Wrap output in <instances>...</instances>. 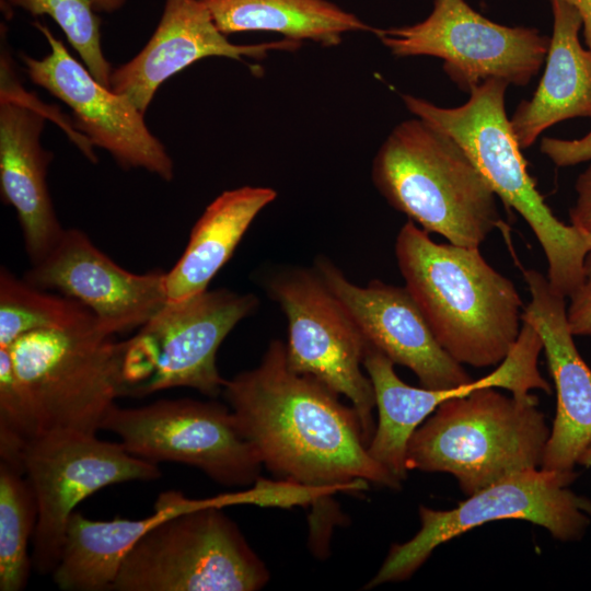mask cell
<instances>
[{
	"label": "cell",
	"instance_id": "cell-1",
	"mask_svg": "<svg viewBox=\"0 0 591 591\" xmlns=\"http://www.w3.org/2000/svg\"><path fill=\"white\" fill-rule=\"evenodd\" d=\"M243 436L277 478L343 491L401 483L374 461L354 407L317 379L290 369L273 339L259 363L225 380L222 393Z\"/></svg>",
	"mask_w": 591,
	"mask_h": 591
},
{
	"label": "cell",
	"instance_id": "cell-2",
	"mask_svg": "<svg viewBox=\"0 0 591 591\" xmlns=\"http://www.w3.org/2000/svg\"><path fill=\"white\" fill-rule=\"evenodd\" d=\"M395 256L406 289L454 360L486 368L507 357L525 306L479 248L437 243L409 220L396 236Z\"/></svg>",
	"mask_w": 591,
	"mask_h": 591
},
{
	"label": "cell",
	"instance_id": "cell-3",
	"mask_svg": "<svg viewBox=\"0 0 591 591\" xmlns=\"http://www.w3.org/2000/svg\"><path fill=\"white\" fill-rule=\"evenodd\" d=\"M371 176L390 206L451 244L479 248L505 225L497 196L466 152L416 116L391 130L373 159Z\"/></svg>",
	"mask_w": 591,
	"mask_h": 591
},
{
	"label": "cell",
	"instance_id": "cell-4",
	"mask_svg": "<svg viewBox=\"0 0 591 591\" xmlns=\"http://www.w3.org/2000/svg\"><path fill=\"white\" fill-rule=\"evenodd\" d=\"M507 88L505 81L487 80L456 107H441L410 94H402V101L414 116L453 138L502 204L526 221L546 256L551 287L570 297L584 280L591 247L576 228L556 218L530 176L506 114Z\"/></svg>",
	"mask_w": 591,
	"mask_h": 591
},
{
	"label": "cell",
	"instance_id": "cell-5",
	"mask_svg": "<svg viewBox=\"0 0 591 591\" xmlns=\"http://www.w3.org/2000/svg\"><path fill=\"white\" fill-rule=\"evenodd\" d=\"M409 439L407 470L453 475L474 493L512 474L541 467L551 430L534 395L496 387L451 397Z\"/></svg>",
	"mask_w": 591,
	"mask_h": 591
},
{
	"label": "cell",
	"instance_id": "cell-6",
	"mask_svg": "<svg viewBox=\"0 0 591 591\" xmlns=\"http://www.w3.org/2000/svg\"><path fill=\"white\" fill-rule=\"evenodd\" d=\"M264 561L222 508L172 513L125 556L114 591H256L269 581Z\"/></svg>",
	"mask_w": 591,
	"mask_h": 591
},
{
	"label": "cell",
	"instance_id": "cell-7",
	"mask_svg": "<svg viewBox=\"0 0 591 591\" xmlns=\"http://www.w3.org/2000/svg\"><path fill=\"white\" fill-rule=\"evenodd\" d=\"M7 348L42 432L96 434L116 398L125 395L124 344L96 325L34 331Z\"/></svg>",
	"mask_w": 591,
	"mask_h": 591
},
{
	"label": "cell",
	"instance_id": "cell-8",
	"mask_svg": "<svg viewBox=\"0 0 591 591\" xmlns=\"http://www.w3.org/2000/svg\"><path fill=\"white\" fill-rule=\"evenodd\" d=\"M258 305L255 294L225 288L166 302L137 335L123 341L125 395L173 387L209 397L221 394L225 380L218 371V349Z\"/></svg>",
	"mask_w": 591,
	"mask_h": 591
},
{
	"label": "cell",
	"instance_id": "cell-9",
	"mask_svg": "<svg viewBox=\"0 0 591 591\" xmlns=\"http://www.w3.org/2000/svg\"><path fill=\"white\" fill-rule=\"evenodd\" d=\"M575 478L573 471L531 468L490 484L454 509L420 506L419 531L409 541L392 545L364 588L408 579L438 546L491 521L524 520L545 528L557 540H579L591 521V500L567 488Z\"/></svg>",
	"mask_w": 591,
	"mask_h": 591
},
{
	"label": "cell",
	"instance_id": "cell-10",
	"mask_svg": "<svg viewBox=\"0 0 591 591\" xmlns=\"http://www.w3.org/2000/svg\"><path fill=\"white\" fill-rule=\"evenodd\" d=\"M263 288L286 316L290 369L348 398L369 445L375 429L374 390L361 369L366 341L346 309L313 267L274 269L264 278Z\"/></svg>",
	"mask_w": 591,
	"mask_h": 591
},
{
	"label": "cell",
	"instance_id": "cell-11",
	"mask_svg": "<svg viewBox=\"0 0 591 591\" xmlns=\"http://www.w3.org/2000/svg\"><path fill=\"white\" fill-rule=\"evenodd\" d=\"M395 57L431 56L463 92L490 79L524 86L535 77L549 46L537 28L495 23L465 0H433L431 13L413 25L375 28Z\"/></svg>",
	"mask_w": 591,
	"mask_h": 591
},
{
	"label": "cell",
	"instance_id": "cell-12",
	"mask_svg": "<svg viewBox=\"0 0 591 591\" xmlns=\"http://www.w3.org/2000/svg\"><path fill=\"white\" fill-rule=\"evenodd\" d=\"M23 475L38 510L31 558L35 569L46 575L59 563L67 523L82 500L109 485L155 480L161 471L120 442L103 441L94 433L51 430L27 443Z\"/></svg>",
	"mask_w": 591,
	"mask_h": 591
},
{
	"label": "cell",
	"instance_id": "cell-13",
	"mask_svg": "<svg viewBox=\"0 0 591 591\" xmlns=\"http://www.w3.org/2000/svg\"><path fill=\"white\" fill-rule=\"evenodd\" d=\"M100 430L116 434L135 456L194 466L228 487L253 485L263 466L231 408L215 401L160 399L134 408L115 404Z\"/></svg>",
	"mask_w": 591,
	"mask_h": 591
},
{
	"label": "cell",
	"instance_id": "cell-14",
	"mask_svg": "<svg viewBox=\"0 0 591 591\" xmlns=\"http://www.w3.org/2000/svg\"><path fill=\"white\" fill-rule=\"evenodd\" d=\"M51 51L43 59L22 55L30 79L66 103L76 128L92 146L108 151L124 169L140 167L164 181L173 178V162L150 132L143 113L126 95L104 86L80 65L50 30L36 22Z\"/></svg>",
	"mask_w": 591,
	"mask_h": 591
},
{
	"label": "cell",
	"instance_id": "cell-15",
	"mask_svg": "<svg viewBox=\"0 0 591 591\" xmlns=\"http://www.w3.org/2000/svg\"><path fill=\"white\" fill-rule=\"evenodd\" d=\"M165 274L130 273L78 229H65L55 247L25 274V280L85 306L109 336L143 326L166 302Z\"/></svg>",
	"mask_w": 591,
	"mask_h": 591
},
{
	"label": "cell",
	"instance_id": "cell-16",
	"mask_svg": "<svg viewBox=\"0 0 591 591\" xmlns=\"http://www.w3.org/2000/svg\"><path fill=\"white\" fill-rule=\"evenodd\" d=\"M313 268L346 309L366 344L412 370L422 387L449 390L474 381L440 346L406 287L381 280L359 286L325 256H318Z\"/></svg>",
	"mask_w": 591,
	"mask_h": 591
},
{
	"label": "cell",
	"instance_id": "cell-17",
	"mask_svg": "<svg viewBox=\"0 0 591 591\" xmlns=\"http://www.w3.org/2000/svg\"><path fill=\"white\" fill-rule=\"evenodd\" d=\"M0 187L16 213L26 253L40 262L59 242L61 227L46 181L51 153L40 144L46 109L31 102L14 77L7 50L1 54Z\"/></svg>",
	"mask_w": 591,
	"mask_h": 591
},
{
	"label": "cell",
	"instance_id": "cell-18",
	"mask_svg": "<svg viewBox=\"0 0 591 591\" xmlns=\"http://www.w3.org/2000/svg\"><path fill=\"white\" fill-rule=\"evenodd\" d=\"M531 294L522 321L540 334L557 395L556 416L541 468L572 472L591 443V369L579 355L567 324L565 297L535 269L523 270Z\"/></svg>",
	"mask_w": 591,
	"mask_h": 591
},
{
	"label": "cell",
	"instance_id": "cell-19",
	"mask_svg": "<svg viewBox=\"0 0 591 591\" xmlns=\"http://www.w3.org/2000/svg\"><path fill=\"white\" fill-rule=\"evenodd\" d=\"M301 42L283 38L240 45L228 40L204 0H165L155 32L130 61L113 70L111 90L126 95L144 114L158 88L170 77L207 57L264 58L276 50L292 51Z\"/></svg>",
	"mask_w": 591,
	"mask_h": 591
},
{
	"label": "cell",
	"instance_id": "cell-20",
	"mask_svg": "<svg viewBox=\"0 0 591 591\" xmlns=\"http://www.w3.org/2000/svg\"><path fill=\"white\" fill-rule=\"evenodd\" d=\"M394 364L381 351L366 345L363 368L374 390L379 415L368 452L399 482L408 472L406 452L410 437L441 403L487 386L506 389L512 395L522 396L536 383L535 364L520 349H512L487 376L449 390L410 386L398 378Z\"/></svg>",
	"mask_w": 591,
	"mask_h": 591
},
{
	"label": "cell",
	"instance_id": "cell-21",
	"mask_svg": "<svg viewBox=\"0 0 591 591\" xmlns=\"http://www.w3.org/2000/svg\"><path fill=\"white\" fill-rule=\"evenodd\" d=\"M553 34L538 86L522 101L510 121L521 149L531 147L543 131L571 118H591V50L583 48L578 11L561 0H551Z\"/></svg>",
	"mask_w": 591,
	"mask_h": 591
},
{
	"label": "cell",
	"instance_id": "cell-22",
	"mask_svg": "<svg viewBox=\"0 0 591 591\" xmlns=\"http://www.w3.org/2000/svg\"><path fill=\"white\" fill-rule=\"evenodd\" d=\"M215 503L213 497L189 499L181 491L169 490L160 494L153 513L139 520L116 517L95 521L74 511L67 523L53 580L65 591L112 590L125 556L151 526L172 513Z\"/></svg>",
	"mask_w": 591,
	"mask_h": 591
},
{
	"label": "cell",
	"instance_id": "cell-23",
	"mask_svg": "<svg viewBox=\"0 0 591 591\" xmlns=\"http://www.w3.org/2000/svg\"><path fill=\"white\" fill-rule=\"evenodd\" d=\"M276 197L270 187L243 186L215 198L195 223L184 253L165 274L167 302L206 291L255 218Z\"/></svg>",
	"mask_w": 591,
	"mask_h": 591
},
{
	"label": "cell",
	"instance_id": "cell-24",
	"mask_svg": "<svg viewBox=\"0 0 591 591\" xmlns=\"http://www.w3.org/2000/svg\"><path fill=\"white\" fill-rule=\"evenodd\" d=\"M223 34L271 32L285 38L326 47L346 33L371 32L356 14L328 0H204Z\"/></svg>",
	"mask_w": 591,
	"mask_h": 591
},
{
	"label": "cell",
	"instance_id": "cell-25",
	"mask_svg": "<svg viewBox=\"0 0 591 591\" xmlns=\"http://www.w3.org/2000/svg\"><path fill=\"white\" fill-rule=\"evenodd\" d=\"M94 315L79 302L49 293L5 267L0 270V347L11 346L21 336L50 328L94 326Z\"/></svg>",
	"mask_w": 591,
	"mask_h": 591
},
{
	"label": "cell",
	"instance_id": "cell-26",
	"mask_svg": "<svg viewBox=\"0 0 591 591\" xmlns=\"http://www.w3.org/2000/svg\"><path fill=\"white\" fill-rule=\"evenodd\" d=\"M37 502L25 476L0 463V590L25 588L32 558L27 546L37 524Z\"/></svg>",
	"mask_w": 591,
	"mask_h": 591
},
{
	"label": "cell",
	"instance_id": "cell-27",
	"mask_svg": "<svg viewBox=\"0 0 591 591\" xmlns=\"http://www.w3.org/2000/svg\"><path fill=\"white\" fill-rule=\"evenodd\" d=\"M9 18L13 7L33 15H49L62 30L70 45L82 58L84 66L104 86L111 89L112 68L101 46V20L91 0H0Z\"/></svg>",
	"mask_w": 591,
	"mask_h": 591
},
{
	"label": "cell",
	"instance_id": "cell-28",
	"mask_svg": "<svg viewBox=\"0 0 591 591\" xmlns=\"http://www.w3.org/2000/svg\"><path fill=\"white\" fill-rule=\"evenodd\" d=\"M39 433L35 404L13 368L8 348L0 347V434L30 442Z\"/></svg>",
	"mask_w": 591,
	"mask_h": 591
},
{
	"label": "cell",
	"instance_id": "cell-29",
	"mask_svg": "<svg viewBox=\"0 0 591 591\" xmlns=\"http://www.w3.org/2000/svg\"><path fill=\"white\" fill-rule=\"evenodd\" d=\"M566 308L568 327L573 336L591 335V250L584 259V280L569 297Z\"/></svg>",
	"mask_w": 591,
	"mask_h": 591
},
{
	"label": "cell",
	"instance_id": "cell-30",
	"mask_svg": "<svg viewBox=\"0 0 591 591\" xmlns=\"http://www.w3.org/2000/svg\"><path fill=\"white\" fill-rule=\"evenodd\" d=\"M540 150L557 166H572L591 161V130L582 138L573 140L544 137Z\"/></svg>",
	"mask_w": 591,
	"mask_h": 591
},
{
	"label": "cell",
	"instance_id": "cell-31",
	"mask_svg": "<svg viewBox=\"0 0 591 591\" xmlns=\"http://www.w3.org/2000/svg\"><path fill=\"white\" fill-rule=\"evenodd\" d=\"M576 201L569 209L570 222L591 247V163L575 183Z\"/></svg>",
	"mask_w": 591,
	"mask_h": 591
},
{
	"label": "cell",
	"instance_id": "cell-32",
	"mask_svg": "<svg viewBox=\"0 0 591 591\" xmlns=\"http://www.w3.org/2000/svg\"><path fill=\"white\" fill-rule=\"evenodd\" d=\"M561 1L570 4L578 11L582 20L584 40L588 48L591 50V0H561Z\"/></svg>",
	"mask_w": 591,
	"mask_h": 591
},
{
	"label": "cell",
	"instance_id": "cell-33",
	"mask_svg": "<svg viewBox=\"0 0 591 591\" xmlns=\"http://www.w3.org/2000/svg\"><path fill=\"white\" fill-rule=\"evenodd\" d=\"M126 0H91L96 12H114L119 9Z\"/></svg>",
	"mask_w": 591,
	"mask_h": 591
},
{
	"label": "cell",
	"instance_id": "cell-34",
	"mask_svg": "<svg viewBox=\"0 0 591 591\" xmlns=\"http://www.w3.org/2000/svg\"><path fill=\"white\" fill-rule=\"evenodd\" d=\"M577 464H581L591 468V443L580 454Z\"/></svg>",
	"mask_w": 591,
	"mask_h": 591
}]
</instances>
